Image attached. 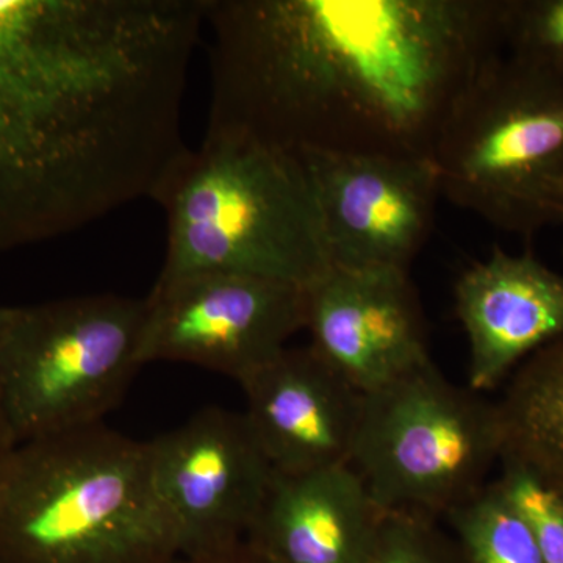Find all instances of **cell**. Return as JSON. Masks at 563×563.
Returning <instances> with one entry per match:
<instances>
[{"instance_id":"1","label":"cell","mask_w":563,"mask_h":563,"mask_svg":"<svg viewBox=\"0 0 563 563\" xmlns=\"http://www.w3.org/2000/svg\"><path fill=\"white\" fill-rule=\"evenodd\" d=\"M503 0H207V133L291 154L431 158L501 54Z\"/></svg>"},{"instance_id":"2","label":"cell","mask_w":563,"mask_h":563,"mask_svg":"<svg viewBox=\"0 0 563 563\" xmlns=\"http://www.w3.org/2000/svg\"><path fill=\"white\" fill-rule=\"evenodd\" d=\"M150 444L102 424L18 443L0 473V563H176Z\"/></svg>"},{"instance_id":"3","label":"cell","mask_w":563,"mask_h":563,"mask_svg":"<svg viewBox=\"0 0 563 563\" xmlns=\"http://www.w3.org/2000/svg\"><path fill=\"white\" fill-rule=\"evenodd\" d=\"M152 199L168 222L157 280L222 272L309 288L331 272L312 180L291 152L206 132Z\"/></svg>"},{"instance_id":"4","label":"cell","mask_w":563,"mask_h":563,"mask_svg":"<svg viewBox=\"0 0 563 563\" xmlns=\"http://www.w3.org/2000/svg\"><path fill=\"white\" fill-rule=\"evenodd\" d=\"M431 161L442 196L531 239L563 214V77L510 57L484 63L454 103Z\"/></svg>"},{"instance_id":"5","label":"cell","mask_w":563,"mask_h":563,"mask_svg":"<svg viewBox=\"0 0 563 563\" xmlns=\"http://www.w3.org/2000/svg\"><path fill=\"white\" fill-rule=\"evenodd\" d=\"M504 446L498 402L429 361L363 395L350 465L385 515L437 521L487 487Z\"/></svg>"},{"instance_id":"6","label":"cell","mask_w":563,"mask_h":563,"mask_svg":"<svg viewBox=\"0 0 563 563\" xmlns=\"http://www.w3.org/2000/svg\"><path fill=\"white\" fill-rule=\"evenodd\" d=\"M146 301L79 296L14 307L0 342V407L18 443L101 424L141 368Z\"/></svg>"},{"instance_id":"7","label":"cell","mask_w":563,"mask_h":563,"mask_svg":"<svg viewBox=\"0 0 563 563\" xmlns=\"http://www.w3.org/2000/svg\"><path fill=\"white\" fill-rule=\"evenodd\" d=\"M144 301L141 365L190 363L239 384L306 329L307 288L247 274L157 280Z\"/></svg>"},{"instance_id":"8","label":"cell","mask_w":563,"mask_h":563,"mask_svg":"<svg viewBox=\"0 0 563 563\" xmlns=\"http://www.w3.org/2000/svg\"><path fill=\"white\" fill-rule=\"evenodd\" d=\"M147 444L180 558L246 540L276 473L243 413L209 407Z\"/></svg>"},{"instance_id":"9","label":"cell","mask_w":563,"mask_h":563,"mask_svg":"<svg viewBox=\"0 0 563 563\" xmlns=\"http://www.w3.org/2000/svg\"><path fill=\"white\" fill-rule=\"evenodd\" d=\"M332 266L410 273L442 196L431 158L303 152Z\"/></svg>"},{"instance_id":"10","label":"cell","mask_w":563,"mask_h":563,"mask_svg":"<svg viewBox=\"0 0 563 563\" xmlns=\"http://www.w3.org/2000/svg\"><path fill=\"white\" fill-rule=\"evenodd\" d=\"M306 329L314 352L362 395L431 361L409 273L332 266L307 288Z\"/></svg>"},{"instance_id":"11","label":"cell","mask_w":563,"mask_h":563,"mask_svg":"<svg viewBox=\"0 0 563 563\" xmlns=\"http://www.w3.org/2000/svg\"><path fill=\"white\" fill-rule=\"evenodd\" d=\"M240 385L244 418L274 473L350 465L363 395L312 346L287 347Z\"/></svg>"},{"instance_id":"12","label":"cell","mask_w":563,"mask_h":563,"mask_svg":"<svg viewBox=\"0 0 563 563\" xmlns=\"http://www.w3.org/2000/svg\"><path fill=\"white\" fill-rule=\"evenodd\" d=\"M470 350L468 387L483 395L515 366L563 340V274L536 257L495 247L454 285Z\"/></svg>"},{"instance_id":"13","label":"cell","mask_w":563,"mask_h":563,"mask_svg":"<svg viewBox=\"0 0 563 563\" xmlns=\"http://www.w3.org/2000/svg\"><path fill=\"white\" fill-rule=\"evenodd\" d=\"M384 520L351 465L276 473L246 540L273 563H368Z\"/></svg>"},{"instance_id":"14","label":"cell","mask_w":563,"mask_h":563,"mask_svg":"<svg viewBox=\"0 0 563 563\" xmlns=\"http://www.w3.org/2000/svg\"><path fill=\"white\" fill-rule=\"evenodd\" d=\"M506 446L563 487V340L518 366L503 401Z\"/></svg>"},{"instance_id":"15","label":"cell","mask_w":563,"mask_h":563,"mask_svg":"<svg viewBox=\"0 0 563 563\" xmlns=\"http://www.w3.org/2000/svg\"><path fill=\"white\" fill-rule=\"evenodd\" d=\"M444 518L462 563H544L528 526L495 483Z\"/></svg>"},{"instance_id":"16","label":"cell","mask_w":563,"mask_h":563,"mask_svg":"<svg viewBox=\"0 0 563 563\" xmlns=\"http://www.w3.org/2000/svg\"><path fill=\"white\" fill-rule=\"evenodd\" d=\"M493 481L531 531L544 563H563V488L532 465L503 454Z\"/></svg>"},{"instance_id":"17","label":"cell","mask_w":563,"mask_h":563,"mask_svg":"<svg viewBox=\"0 0 563 563\" xmlns=\"http://www.w3.org/2000/svg\"><path fill=\"white\" fill-rule=\"evenodd\" d=\"M503 49L563 77V0H503Z\"/></svg>"},{"instance_id":"18","label":"cell","mask_w":563,"mask_h":563,"mask_svg":"<svg viewBox=\"0 0 563 563\" xmlns=\"http://www.w3.org/2000/svg\"><path fill=\"white\" fill-rule=\"evenodd\" d=\"M368 563H462L450 536L437 521L385 515Z\"/></svg>"},{"instance_id":"19","label":"cell","mask_w":563,"mask_h":563,"mask_svg":"<svg viewBox=\"0 0 563 563\" xmlns=\"http://www.w3.org/2000/svg\"><path fill=\"white\" fill-rule=\"evenodd\" d=\"M176 563H273L268 561L247 540L233 544L217 553L198 555V558H180Z\"/></svg>"},{"instance_id":"20","label":"cell","mask_w":563,"mask_h":563,"mask_svg":"<svg viewBox=\"0 0 563 563\" xmlns=\"http://www.w3.org/2000/svg\"><path fill=\"white\" fill-rule=\"evenodd\" d=\"M16 446V439H14L9 422L5 420V415L2 412V407H0V473H2L3 465L9 461L10 454L13 453Z\"/></svg>"},{"instance_id":"21","label":"cell","mask_w":563,"mask_h":563,"mask_svg":"<svg viewBox=\"0 0 563 563\" xmlns=\"http://www.w3.org/2000/svg\"><path fill=\"white\" fill-rule=\"evenodd\" d=\"M13 313L14 307L2 306V303H0V342H2L3 333H5L7 325H9Z\"/></svg>"},{"instance_id":"22","label":"cell","mask_w":563,"mask_h":563,"mask_svg":"<svg viewBox=\"0 0 563 563\" xmlns=\"http://www.w3.org/2000/svg\"><path fill=\"white\" fill-rule=\"evenodd\" d=\"M561 224L563 225V214H562V220H561Z\"/></svg>"},{"instance_id":"23","label":"cell","mask_w":563,"mask_h":563,"mask_svg":"<svg viewBox=\"0 0 563 563\" xmlns=\"http://www.w3.org/2000/svg\"><path fill=\"white\" fill-rule=\"evenodd\" d=\"M563 488V487H562Z\"/></svg>"}]
</instances>
